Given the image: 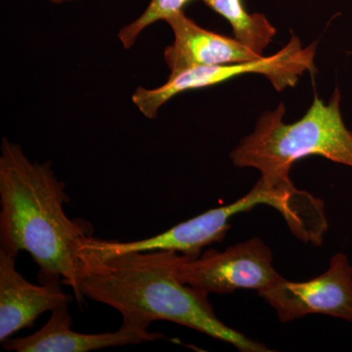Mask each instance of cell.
Instances as JSON below:
<instances>
[{"label": "cell", "mask_w": 352, "mask_h": 352, "mask_svg": "<svg viewBox=\"0 0 352 352\" xmlns=\"http://www.w3.org/2000/svg\"><path fill=\"white\" fill-rule=\"evenodd\" d=\"M175 274L182 283L210 294H230L239 289H261L281 275L273 266L272 252L259 238L228 248L208 250L198 258L176 256Z\"/></svg>", "instance_id": "8992f818"}, {"label": "cell", "mask_w": 352, "mask_h": 352, "mask_svg": "<svg viewBox=\"0 0 352 352\" xmlns=\"http://www.w3.org/2000/svg\"><path fill=\"white\" fill-rule=\"evenodd\" d=\"M45 1L50 2L53 4H64L68 2L75 1V0H45Z\"/></svg>", "instance_id": "4fadbf2b"}, {"label": "cell", "mask_w": 352, "mask_h": 352, "mask_svg": "<svg viewBox=\"0 0 352 352\" xmlns=\"http://www.w3.org/2000/svg\"><path fill=\"white\" fill-rule=\"evenodd\" d=\"M177 254L175 251L131 252L80 259V294L118 310L122 319L148 326L157 320L175 322L240 351H270L220 321L208 295L177 279Z\"/></svg>", "instance_id": "7a4b0ae2"}, {"label": "cell", "mask_w": 352, "mask_h": 352, "mask_svg": "<svg viewBox=\"0 0 352 352\" xmlns=\"http://www.w3.org/2000/svg\"><path fill=\"white\" fill-rule=\"evenodd\" d=\"M192 1L195 0H150L144 12L120 29L118 34L120 43L124 50H131L145 29L159 21L166 22L175 14L184 11V7Z\"/></svg>", "instance_id": "7c38bea8"}, {"label": "cell", "mask_w": 352, "mask_h": 352, "mask_svg": "<svg viewBox=\"0 0 352 352\" xmlns=\"http://www.w3.org/2000/svg\"><path fill=\"white\" fill-rule=\"evenodd\" d=\"M308 197L307 192L296 189L292 182L272 185L259 178L249 193L230 205L212 208L154 237L134 242H117L88 235L80 244V259L152 251H175L188 258H198L204 248L226 238L233 217L258 205H270L278 210L289 228L300 226L307 215Z\"/></svg>", "instance_id": "277c9868"}, {"label": "cell", "mask_w": 352, "mask_h": 352, "mask_svg": "<svg viewBox=\"0 0 352 352\" xmlns=\"http://www.w3.org/2000/svg\"><path fill=\"white\" fill-rule=\"evenodd\" d=\"M340 92L333 90L328 103L315 95L302 119L285 124L286 109L280 103L264 112L254 131L230 153L237 168H256L270 184L289 182L292 166L308 156H321L352 168V131L340 112Z\"/></svg>", "instance_id": "3957f363"}, {"label": "cell", "mask_w": 352, "mask_h": 352, "mask_svg": "<svg viewBox=\"0 0 352 352\" xmlns=\"http://www.w3.org/2000/svg\"><path fill=\"white\" fill-rule=\"evenodd\" d=\"M66 184L50 161L32 162L22 147L2 138L0 155V248L18 256L29 252L39 266L41 284L68 285L82 305L80 244L90 235L85 224L69 219Z\"/></svg>", "instance_id": "6da1fadb"}, {"label": "cell", "mask_w": 352, "mask_h": 352, "mask_svg": "<svg viewBox=\"0 0 352 352\" xmlns=\"http://www.w3.org/2000/svg\"><path fill=\"white\" fill-rule=\"evenodd\" d=\"M316 44L303 47L300 38L292 36L287 45L270 57L261 56L241 63L197 67L170 74L161 87L136 88L131 100L144 117L154 120L160 109L176 95L212 87L249 74L265 76L277 91H282L285 88L295 87L303 74L314 71Z\"/></svg>", "instance_id": "5b68a950"}, {"label": "cell", "mask_w": 352, "mask_h": 352, "mask_svg": "<svg viewBox=\"0 0 352 352\" xmlns=\"http://www.w3.org/2000/svg\"><path fill=\"white\" fill-rule=\"evenodd\" d=\"M16 256L0 248V342L24 328L32 327L39 315L68 305L61 283L41 286L25 280L16 270Z\"/></svg>", "instance_id": "9c48e42d"}, {"label": "cell", "mask_w": 352, "mask_h": 352, "mask_svg": "<svg viewBox=\"0 0 352 352\" xmlns=\"http://www.w3.org/2000/svg\"><path fill=\"white\" fill-rule=\"evenodd\" d=\"M283 323L308 314H325L352 323V266L346 254L332 256L328 270L307 282L280 277L258 292Z\"/></svg>", "instance_id": "52a82bcc"}, {"label": "cell", "mask_w": 352, "mask_h": 352, "mask_svg": "<svg viewBox=\"0 0 352 352\" xmlns=\"http://www.w3.org/2000/svg\"><path fill=\"white\" fill-rule=\"evenodd\" d=\"M68 305L53 310L50 320L32 335L2 342L3 349L17 352H87L154 342L164 338L163 333L149 332V326L142 322L131 319H122V327L116 332H75L72 330L73 321Z\"/></svg>", "instance_id": "ba28073f"}, {"label": "cell", "mask_w": 352, "mask_h": 352, "mask_svg": "<svg viewBox=\"0 0 352 352\" xmlns=\"http://www.w3.org/2000/svg\"><path fill=\"white\" fill-rule=\"evenodd\" d=\"M201 1L230 24L234 38L259 55H263L276 34V30L263 14H250L245 10L243 0Z\"/></svg>", "instance_id": "8fae6325"}, {"label": "cell", "mask_w": 352, "mask_h": 352, "mask_svg": "<svg viewBox=\"0 0 352 352\" xmlns=\"http://www.w3.org/2000/svg\"><path fill=\"white\" fill-rule=\"evenodd\" d=\"M166 23L175 36L164 53L170 74L197 67L252 61L263 56L235 38L204 29L187 17L184 11L171 16Z\"/></svg>", "instance_id": "30bf717a"}]
</instances>
